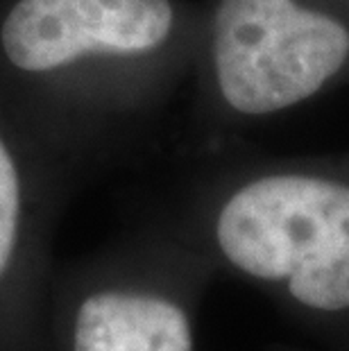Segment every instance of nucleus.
I'll use <instances>...</instances> for the list:
<instances>
[{"label":"nucleus","mask_w":349,"mask_h":351,"mask_svg":"<svg viewBox=\"0 0 349 351\" xmlns=\"http://www.w3.org/2000/svg\"><path fill=\"white\" fill-rule=\"evenodd\" d=\"M173 0H21L0 39L23 71H50L84 55L145 59L177 32Z\"/></svg>","instance_id":"4"},{"label":"nucleus","mask_w":349,"mask_h":351,"mask_svg":"<svg viewBox=\"0 0 349 351\" xmlns=\"http://www.w3.org/2000/svg\"><path fill=\"white\" fill-rule=\"evenodd\" d=\"M265 351H315L311 347H286V345H274V347H268Z\"/></svg>","instance_id":"5"},{"label":"nucleus","mask_w":349,"mask_h":351,"mask_svg":"<svg viewBox=\"0 0 349 351\" xmlns=\"http://www.w3.org/2000/svg\"><path fill=\"white\" fill-rule=\"evenodd\" d=\"M197 254L268 297L315 351H349V152L252 161L197 215Z\"/></svg>","instance_id":"1"},{"label":"nucleus","mask_w":349,"mask_h":351,"mask_svg":"<svg viewBox=\"0 0 349 351\" xmlns=\"http://www.w3.org/2000/svg\"><path fill=\"white\" fill-rule=\"evenodd\" d=\"M213 267L186 250L109 267L46 317L48 351H197V306Z\"/></svg>","instance_id":"3"},{"label":"nucleus","mask_w":349,"mask_h":351,"mask_svg":"<svg viewBox=\"0 0 349 351\" xmlns=\"http://www.w3.org/2000/svg\"><path fill=\"white\" fill-rule=\"evenodd\" d=\"M206 52L236 121L291 114L349 84V0H215Z\"/></svg>","instance_id":"2"}]
</instances>
